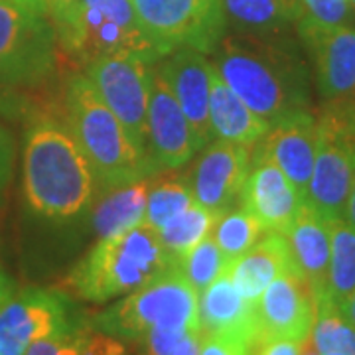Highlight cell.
I'll return each mask as SVG.
<instances>
[{
	"mask_svg": "<svg viewBox=\"0 0 355 355\" xmlns=\"http://www.w3.org/2000/svg\"><path fill=\"white\" fill-rule=\"evenodd\" d=\"M95 172L69 130L44 119L28 128L24 142V196L32 211L64 219L93 198Z\"/></svg>",
	"mask_w": 355,
	"mask_h": 355,
	"instance_id": "obj_1",
	"label": "cell"
},
{
	"mask_svg": "<svg viewBox=\"0 0 355 355\" xmlns=\"http://www.w3.org/2000/svg\"><path fill=\"white\" fill-rule=\"evenodd\" d=\"M214 67L241 101L270 127L288 114L308 109L302 65L288 53L251 36L219 40Z\"/></svg>",
	"mask_w": 355,
	"mask_h": 355,
	"instance_id": "obj_2",
	"label": "cell"
},
{
	"mask_svg": "<svg viewBox=\"0 0 355 355\" xmlns=\"http://www.w3.org/2000/svg\"><path fill=\"white\" fill-rule=\"evenodd\" d=\"M174 263L158 231L140 221L132 227L101 237L71 270L65 284L81 300L103 304L139 291Z\"/></svg>",
	"mask_w": 355,
	"mask_h": 355,
	"instance_id": "obj_3",
	"label": "cell"
},
{
	"mask_svg": "<svg viewBox=\"0 0 355 355\" xmlns=\"http://www.w3.org/2000/svg\"><path fill=\"white\" fill-rule=\"evenodd\" d=\"M67 130L83 150L105 188H119L154 172L146 153L128 135L85 76H77L65 95Z\"/></svg>",
	"mask_w": 355,
	"mask_h": 355,
	"instance_id": "obj_4",
	"label": "cell"
},
{
	"mask_svg": "<svg viewBox=\"0 0 355 355\" xmlns=\"http://www.w3.org/2000/svg\"><path fill=\"white\" fill-rule=\"evenodd\" d=\"M53 32L60 48L83 67L109 53H135L148 64L162 58L140 30L130 0H79Z\"/></svg>",
	"mask_w": 355,
	"mask_h": 355,
	"instance_id": "obj_5",
	"label": "cell"
},
{
	"mask_svg": "<svg viewBox=\"0 0 355 355\" xmlns=\"http://www.w3.org/2000/svg\"><path fill=\"white\" fill-rule=\"evenodd\" d=\"M97 328L127 340H140L154 328L202 331L200 294L174 263L158 279L103 312L97 318Z\"/></svg>",
	"mask_w": 355,
	"mask_h": 355,
	"instance_id": "obj_6",
	"label": "cell"
},
{
	"mask_svg": "<svg viewBox=\"0 0 355 355\" xmlns=\"http://www.w3.org/2000/svg\"><path fill=\"white\" fill-rule=\"evenodd\" d=\"M318 142L306 203L326 219H338L355 184V105L331 103L316 116Z\"/></svg>",
	"mask_w": 355,
	"mask_h": 355,
	"instance_id": "obj_7",
	"label": "cell"
},
{
	"mask_svg": "<svg viewBox=\"0 0 355 355\" xmlns=\"http://www.w3.org/2000/svg\"><path fill=\"white\" fill-rule=\"evenodd\" d=\"M140 30L162 58L180 48L211 51L223 38L221 0H130Z\"/></svg>",
	"mask_w": 355,
	"mask_h": 355,
	"instance_id": "obj_8",
	"label": "cell"
},
{
	"mask_svg": "<svg viewBox=\"0 0 355 355\" xmlns=\"http://www.w3.org/2000/svg\"><path fill=\"white\" fill-rule=\"evenodd\" d=\"M55 64L53 26L34 8L0 0V85L34 83Z\"/></svg>",
	"mask_w": 355,
	"mask_h": 355,
	"instance_id": "obj_9",
	"label": "cell"
},
{
	"mask_svg": "<svg viewBox=\"0 0 355 355\" xmlns=\"http://www.w3.org/2000/svg\"><path fill=\"white\" fill-rule=\"evenodd\" d=\"M87 79L99 97L146 153V116L153 69L135 53H109L85 65ZM148 156V154H146Z\"/></svg>",
	"mask_w": 355,
	"mask_h": 355,
	"instance_id": "obj_10",
	"label": "cell"
},
{
	"mask_svg": "<svg viewBox=\"0 0 355 355\" xmlns=\"http://www.w3.org/2000/svg\"><path fill=\"white\" fill-rule=\"evenodd\" d=\"M261 340L284 338L304 342L316 318V298L308 280L298 270L282 272L254 302Z\"/></svg>",
	"mask_w": 355,
	"mask_h": 355,
	"instance_id": "obj_11",
	"label": "cell"
},
{
	"mask_svg": "<svg viewBox=\"0 0 355 355\" xmlns=\"http://www.w3.org/2000/svg\"><path fill=\"white\" fill-rule=\"evenodd\" d=\"M65 326L67 314L62 296L26 288L0 304V355H26L38 340Z\"/></svg>",
	"mask_w": 355,
	"mask_h": 355,
	"instance_id": "obj_12",
	"label": "cell"
},
{
	"mask_svg": "<svg viewBox=\"0 0 355 355\" xmlns=\"http://www.w3.org/2000/svg\"><path fill=\"white\" fill-rule=\"evenodd\" d=\"M148 160L154 170H172L190 162L198 144L190 123L162 76L153 69L150 101L146 116Z\"/></svg>",
	"mask_w": 355,
	"mask_h": 355,
	"instance_id": "obj_13",
	"label": "cell"
},
{
	"mask_svg": "<svg viewBox=\"0 0 355 355\" xmlns=\"http://www.w3.org/2000/svg\"><path fill=\"white\" fill-rule=\"evenodd\" d=\"M156 71L162 76L178 105L190 123L198 150L207 146L211 135L209 127V93L214 65L203 51L193 48H180L164 55Z\"/></svg>",
	"mask_w": 355,
	"mask_h": 355,
	"instance_id": "obj_14",
	"label": "cell"
},
{
	"mask_svg": "<svg viewBox=\"0 0 355 355\" xmlns=\"http://www.w3.org/2000/svg\"><path fill=\"white\" fill-rule=\"evenodd\" d=\"M249 170L251 146L217 140L209 144L193 170V200L223 216L241 198Z\"/></svg>",
	"mask_w": 355,
	"mask_h": 355,
	"instance_id": "obj_15",
	"label": "cell"
},
{
	"mask_svg": "<svg viewBox=\"0 0 355 355\" xmlns=\"http://www.w3.org/2000/svg\"><path fill=\"white\" fill-rule=\"evenodd\" d=\"M316 116L306 111L288 114L268 128L254 156H263L280 168L292 186L304 196L316 156Z\"/></svg>",
	"mask_w": 355,
	"mask_h": 355,
	"instance_id": "obj_16",
	"label": "cell"
},
{
	"mask_svg": "<svg viewBox=\"0 0 355 355\" xmlns=\"http://www.w3.org/2000/svg\"><path fill=\"white\" fill-rule=\"evenodd\" d=\"M243 209L263 225L265 231L284 233L296 217L304 196L292 186L277 164L263 156H254L241 191Z\"/></svg>",
	"mask_w": 355,
	"mask_h": 355,
	"instance_id": "obj_17",
	"label": "cell"
},
{
	"mask_svg": "<svg viewBox=\"0 0 355 355\" xmlns=\"http://www.w3.org/2000/svg\"><path fill=\"white\" fill-rule=\"evenodd\" d=\"M314 58L322 99L347 103L355 99V28L345 24L304 38Z\"/></svg>",
	"mask_w": 355,
	"mask_h": 355,
	"instance_id": "obj_18",
	"label": "cell"
},
{
	"mask_svg": "<svg viewBox=\"0 0 355 355\" xmlns=\"http://www.w3.org/2000/svg\"><path fill=\"white\" fill-rule=\"evenodd\" d=\"M200 330L241 340L251 347L261 342L254 304L239 294L229 272H223L200 294Z\"/></svg>",
	"mask_w": 355,
	"mask_h": 355,
	"instance_id": "obj_19",
	"label": "cell"
},
{
	"mask_svg": "<svg viewBox=\"0 0 355 355\" xmlns=\"http://www.w3.org/2000/svg\"><path fill=\"white\" fill-rule=\"evenodd\" d=\"M284 237L291 245V253L298 270L308 280L314 298L326 294L328 266H330V223L314 207L302 203L292 219Z\"/></svg>",
	"mask_w": 355,
	"mask_h": 355,
	"instance_id": "obj_20",
	"label": "cell"
},
{
	"mask_svg": "<svg viewBox=\"0 0 355 355\" xmlns=\"http://www.w3.org/2000/svg\"><path fill=\"white\" fill-rule=\"evenodd\" d=\"M288 270H298V266L292 259L291 245L284 233L265 231V235H261L247 253L229 265L227 272L243 298L254 304L266 286Z\"/></svg>",
	"mask_w": 355,
	"mask_h": 355,
	"instance_id": "obj_21",
	"label": "cell"
},
{
	"mask_svg": "<svg viewBox=\"0 0 355 355\" xmlns=\"http://www.w3.org/2000/svg\"><path fill=\"white\" fill-rule=\"evenodd\" d=\"M209 127L211 135L219 140L254 146L263 140L270 125L241 101V97L229 87L214 67L209 93Z\"/></svg>",
	"mask_w": 355,
	"mask_h": 355,
	"instance_id": "obj_22",
	"label": "cell"
},
{
	"mask_svg": "<svg viewBox=\"0 0 355 355\" xmlns=\"http://www.w3.org/2000/svg\"><path fill=\"white\" fill-rule=\"evenodd\" d=\"M225 22L243 36H272L298 22V0H221Z\"/></svg>",
	"mask_w": 355,
	"mask_h": 355,
	"instance_id": "obj_23",
	"label": "cell"
},
{
	"mask_svg": "<svg viewBox=\"0 0 355 355\" xmlns=\"http://www.w3.org/2000/svg\"><path fill=\"white\" fill-rule=\"evenodd\" d=\"M150 188L153 186L146 178L119 188H111L93 214V225L99 237L113 235L140 223L144 219L146 196Z\"/></svg>",
	"mask_w": 355,
	"mask_h": 355,
	"instance_id": "obj_24",
	"label": "cell"
},
{
	"mask_svg": "<svg viewBox=\"0 0 355 355\" xmlns=\"http://www.w3.org/2000/svg\"><path fill=\"white\" fill-rule=\"evenodd\" d=\"M127 349L119 338L91 326L69 324L34 343L26 355H125Z\"/></svg>",
	"mask_w": 355,
	"mask_h": 355,
	"instance_id": "obj_25",
	"label": "cell"
},
{
	"mask_svg": "<svg viewBox=\"0 0 355 355\" xmlns=\"http://www.w3.org/2000/svg\"><path fill=\"white\" fill-rule=\"evenodd\" d=\"M330 223V266L328 288L330 300L342 306L355 291V227L343 217L328 219Z\"/></svg>",
	"mask_w": 355,
	"mask_h": 355,
	"instance_id": "obj_26",
	"label": "cell"
},
{
	"mask_svg": "<svg viewBox=\"0 0 355 355\" xmlns=\"http://www.w3.org/2000/svg\"><path fill=\"white\" fill-rule=\"evenodd\" d=\"M219 217L221 214L211 211L198 202H193L170 223L158 229V237H160L166 251L172 254V259L178 261L180 257H184L198 243L214 233Z\"/></svg>",
	"mask_w": 355,
	"mask_h": 355,
	"instance_id": "obj_27",
	"label": "cell"
},
{
	"mask_svg": "<svg viewBox=\"0 0 355 355\" xmlns=\"http://www.w3.org/2000/svg\"><path fill=\"white\" fill-rule=\"evenodd\" d=\"M310 342L320 355H355V326L328 296L316 298V318L310 331Z\"/></svg>",
	"mask_w": 355,
	"mask_h": 355,
	"instance_id": "obj_28",
	"label": "cell"
},
{
	"mask_svg": "<svg viewBox=\"0 0 355 355\" xmlns=\"http://www.w3.org/2000/svg\"><path fill=\"white\" fill-rule=\"evenodd\" d=\"M263 233H265L263 225L249 211L237 209V211H229L219 217L211 235L223 257L229 263H233L243 253H247L254 243L261 239Z\"/></svg>",
	"mask_w": 355,
	"mask_h": 355,
	"instance_id": "obj_29",
	"label": "cell"
},
{
	"mask_svg": "<svg viewBox=\"0 0 355 355\" xmlns=\"http://www.w3.org/2000/svg\"><path fill=\"white\" fill-rule=\"evenodd\" d=\"M229 265L231 263L219 251L214 235L205 237L176 261L180 272L188 279L198 294H202L214 280L219 279L223 272H227Z\"/></svg>",
	"mask_w": 355,
	"mask_h": 355,
	"instance_id": "obj_30",
	"label": "cell"
},
{
	"mask_svg": "<svg viewBox=\"0 0 355 355\" xmlns=\"http://www.w3.org/2000/svg\"><path fill=\"white\" fill-rule=\"evenodd\" d=\"M196 202L193 193L180 182H164L158 184L146 196L144 207V223L153 229H162L176 216H180L188 205Z\"/></svg>",
	"mask_w": 355,
	"mask_h": 355,
	"instance_id": "obj_31",
	"label": "cell"
},
{
	"mask_svg": "<svg viewBox=\"0 0 355 355\" xmlns=\"http://www.w3.org/2000/svg\"><path fill=\"white\" fill-rule=\"evenodd\" d=\"M298 6L300 16L296 26L302 38L349 24V0H298Z\"/></svg>",
	"mask_w": 355,
	"mask_h": 355,
	"instance_id": "obj_32",
	"label": "cell"
},
{
	"mask_svg": "<svg viewBox=\"0 0 355 355\" xmlns=\"http://www.w3.org/2000/svg\"><path fill=\"white\" fill-rule=\"evenodd\" d=\"M202 331L170 330V328H154L146 331L140 342L144 343V355H178L191 338Z\"/></svg>",
	"mask_w": 355,
	"mask_h": 355,
	"instance_id": "obj_33",
	"label": "cell"
},
{
	"mask_svg": "<svg viewBox=\"0 0 355 355\" xmlns=\"http://www.w3.org/2000/svg\"><path fill=\"white\" fill-rule=\"evenodd\" d=\"M251 345L241 340L216 336V334H202L200 336V352L198 355H253Z\"/></svg>",
	"mask_w": 355,
	"mask_h": 355,
	"instance_id": "obj_34",
	"label": "cell"
},
{
	"mask_svg": "<svg viewBox=\"0 0 355 355\" xmlns=\"http://www.w3.org/2000/svg\"><path fill=\"white\" fill-rule=\"evenodd\" d=\"M304 342L284 340V338H268V340H261L254 345L253 355H300Z\"/></svg>",
	"mask_w": 355,
	"mask_h": 355,
	"instance_id": "obj_35",
	"label": "cell"
},
{
	"mask_svg": "<svg viewBox=\"0 0 355 355\" xmlns=\"http://www.w3.org/2000/svg\"><path fill=\"white\" fill-rule=\"evenodd\" d=\"M12 158H14V146L10 135L0 127V193L6 188L10 172H12Z\"/></svg>",
	"mask_w": 355,
	"mask_h": 355,
	"instance_id": "obj_36",
	"label": "cell"
},
{
	"mask_svg": "<svg viewBox=\"0 0 355 355\" xmlns=\"http://www.w3.org/2000/svg\"><path fill=\"white\" fill-rule=\"evenodd\" d=\"M77 2L79 0H40V4L44 8V14L48 16L51 26L60 24L65 16L76 8Z\"/></svg>",
	"mask_w": 355,
	"mask_h": 355,
	"instance_id": "obj_37",
	"label": "cell"
},
{
	"mask_svg": "<svg viewBox=\"0 0 355 355\" xmlns=\"http://www.w3.org/2000/svg\"><path fill=\"white\" fill-rule=\"evenodd\" d=\"M10 296H12V284H10V280L6 279V275L0 270V304L6 302Z\"/></svg>",
	"mask_w": 355,
	"mask_h": 355,
	"instance_id": "obj_38",
	"label": "cell"
},
{
	"mask_svg": "<svg viewBox=\"0 0 355 355\" xmlns=\"http://www.w3.org/2000/svg\"><path fill=\"white\" fill-rule=\"evenodd\" d=\"M343 219L349 221L355 227V184L352 188V193H349V200H347V205H345V214H343Z\"/></svg>",
	"mask_w": 355,
	"mask_h": 355,
	"instance_id": "obj_39",
	"label": "cell"
},
{
	"mask_svg": "<svg viewBox=\"0 0 355 355\" xmlns=\"http://www.w3.org/2000/svg\"><path fill=\"white\" fill-rule=\"evenodd\" d=\"M342 310H343V314L347 316V320H349V322L355 326V291L352 292V294H349V298L343 302Z\"/></svg>",
	"mask_w": 355,
	"mask_h": 355,
	"instance_id": "obj_40",
	"label": "cell"
},
{
	"mask_svg": "<svg viewBox=\"0 0 355 355\" xmlns=\"http://www.w3.org/2000/svg\"><path fill=\"white\" fill-rule=\"evenodd\" d=\"M200 336H202V334H200ZM200 336L191 338L190 342L184 345V349L178 355H198V352H200Z\"/></svg>",
	"mask_w": 355,
	"mask_h": 355,
	"instance_id": "obj_41",
	"label": "cell"
},
{
	"mask_svg": "<svg viewBox=\"0 0 355 355\" xmlns=\"http://www.w3.org/2000/svg\"><path fill=\"white\" fill-rule=\"evenodd\" d=\"M14 2H20V4H24L28 8H34V10H38V12L44 14V8H42L40 0H14ZM44 16H46V14H44Z\"/></svg>",
	"mask_w": 355,
	"mask_h": 355,
	"instance_id": "obj_42",
	"label": "cell"
},
{
	"mask_svg": "<svg viewBox=\"0 0 355 355\" xmlns=\"http://www.w3.org/2000/svg\"><path fill=\"white\" fill-rule=\"evenodd\" d=\"M300 355H320L316 352V347H314V345H312V342H310V338H308V340L304 342V347H302V354Z\"/></svg>",
	"mask_w": 355,
	"mask_h": 355,
	"instance_id": "obj_43",
	"label": "cell"
},
{
	"mask_svg": "<svg viewBox=\"0 0 355 355\" xmlns=\"http://www.w3.org/2000/svg\"><path fill=\"white\" fill-rule=\"evenodd\" d=\"M349 4H352V8L355 10V0H349Z\"/></svg>",
	"mask_w": 355,
	"mask_h": 355,
	"instance_id": "obj_44",
	"label": "cell"
},
{
	"mask_svg": "<svg viewBox=\"0 0 355 355\" xmlns=\"http://www.w3.org/2000/svg\"><path fill=\"white\" fill-rule=\"evenodd\" d=\"M326 355H343V354H326Z\"/></svg>",
	"mask_w": 355,
	"mask_h": 355,
	"instance_id": "obj_45",
	"label": "cell"
}]
</instances>
